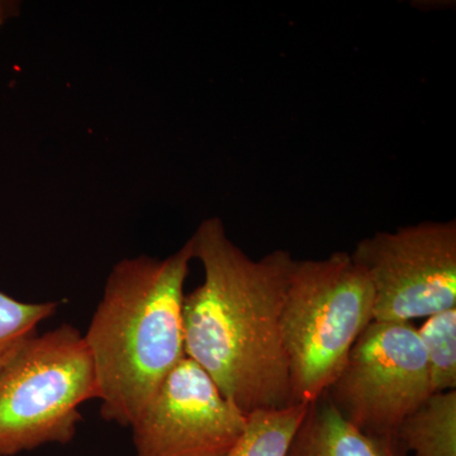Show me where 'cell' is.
<instances>
[{
  "label": "cell",
  "mask_w": 456,
  "mask_h": 456,
  "mask_svg": "<svg viewBox=\"0 0 456 456\" xmlns=\"http://www.w3.org/2000/svg\"><path fill=\"white\" fill-rule=\"evenodd\" d=\"M189 240L204 281L183 302L185 356L246 416L290 406L281 318L296 259L281 248L251 259L218 217Z\"/></svg>",
  "instance_id": "cell-1"
},
{
  "label": "cell",
  "mask_w": 456,
  "mask_h": 456,
  "mask_svg": "<svg viewBox=\"0 0 456 456\" xmlns=\"http://www.w3.org/2000/svg\"><path fill=\"white\" fill-rule=\"evenodd\" d=\"M191 260L188 240L167 259L142 255L110 272L84 335L107 421L131 428L185 358L183 302Z\"/></svg>",
  "instance_id": "cell-2"
},
{
  "label": "cell",
  "mask_w": 456,
  "mask_h": 456,
  "mask_svg": "<svg viewBox=\"0 0 456 456\" xmlns=\"http://www.w3.org/2000/svg\"><path fill=\"white\" fill-rule=\"evenodd\" d=\"M373 321V287L351 254L294 260L281 318L290 406L327 391Z\"/></svg>",
  "instance_id": "cell-3"
},
{
  "label": "cell",
  "mask_w": 456,
  "mask_h": 456,
  "mask_svg": "<svg viewBox=\"0 0 456 456\" xmlns=\"http://www.w3.org/2000/svg\"><path fill=\"white\" fill-rule=\"evenodd\" d=\"M90 399H98L97 375L79 330L36 334L0 370V456L70 443Z\"/></svg>",
  "instance_id": "cell-4"
},
{
  "label": "cell",
  "mask_w": 456,
  "mask_h": 456,
  "mask_svg": "<svg viewBox=\"0 0 456 456\" xmlns=\"http://www.w3.org/2000/svg\"><path fill=\"white\" fill-rule=\"evenodd\" d=\"M432 393L428 359L413 323L373 321L323 395L364 434L395 436L403 419Z\"/></svg>",
  "instance_id": "cell-5"
},
{
  "label": "cell",
  "mask_w": 456,
  "mask_h": 456,
  "mask_svg": "<svg viewBox=\"0 0 456 456\" xmlns=\"http://www.w3.org/2000/svg\"><path fill=\"white\" fill-rule=\"evenodd\" d=\"M374 292V321L411 322L456 308V221H425L360 240L351 254Z\"/></svg>",
  "instance_id": "cell-6"
},
{
  "label": "cell",
  "mask_w": 456,
  "mask_h": 456,
  "mask_svg": "<svg viewBox=\"0 0 456 456\" xmlns=\"http://www.w3.org/2000/svg\"><path fill=\"white\" fill-rule=\"evenodd\" d=\"M248 416L185 356L131 425L137 456H226Z\"/></svg>",
  "instance_id": "cell-7"
},
{
  "label": "cell",
  "mask_w": 456,
  "mask_h": 456,
  "mask_svg": "<svg viewBox=\"0 0 456 456\" xmlns=\"http://www.w3.org/2000/svg\"><path fill=\"white\" fill-rule=\"evenodd\" d=\"M285 456L410 455L395 436H374L360 431L322 395L308 406Z\"/></svg>",
  "instance_id": "cell-8"
},
{
  "label": "cell",
  "mask_w": 456,
  "mask_h": 456,
  "mask_svg": "<svg viewBox=\"0 0 456 456\" xmlns=\"http://www.w3.org/2000/svg\"><path fill=\"white\" fill-rule=\"evenodd\" d=\"M395 437L408 455L456 456V389L432 393L399 425Z\"/></svg>",
  "instance_id": "cell-9"
},
{
  "label": "cell",
  "mask_w": 456,
  "mask_h": 456,
  "mask_svg": "<svg viewBox=\"0 0 456 456\" xmlns=\"http://www.w3.org/2000/svg\"><path fill=\"white\" fill-rule=\"evenodd\" d=\"M310 404L255 411L226 456H285Z\"/></svg>",
  "instance_id": "cell-10"
},
{
  "label": "cell",
  "mask_w": 456,
  "mask_h": 456,
  "mask_svg": "<svg viewBox=\"0 0 456 456\" xmlns=\"http://www.w3.org/2000/svg\"><path fill=\"white\" fill-rule=\"evenodd\" d=\"M428 359L432 392L456 388V308L432 314L417 329Z\"/></svg>",
  "instance_id": "cell-11"
},
{
  "label": "cell",
  "mask_w": 456,
  "mask_h": 456,
  "mask_svg": "<svg viewBox=\"0 0 456 456\" xmlns=\"http://www.w3.org/2000/svg\"><path fill=\"white\" fill-rule=\"evenodd\" d=\"M57 305V302H20L0 292V370L36 335L42 321L55 314Z\"/></svg>",
  "instance_id": "cell-12"
},
{
  "label": "cell",
  "mask_w": 456,
  "mask_h": 456,
  "mask_svg": "<svg viewBox=\"0 0 456 456\" xmlns=\"http://www.w3.org/2000/svg\"><path fill=\"white\" fill-rule=\"evenodd\" d=\"M20 3L9 2V0H0V28L9 20V18L18 16L20 13Z\"/></svg>",
  "instance_id": "cell-13"
}]
</instances>
